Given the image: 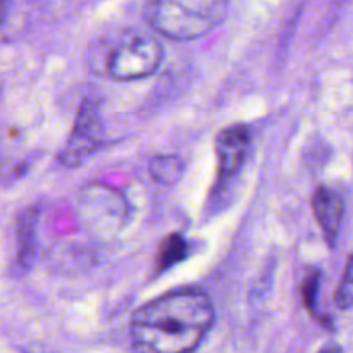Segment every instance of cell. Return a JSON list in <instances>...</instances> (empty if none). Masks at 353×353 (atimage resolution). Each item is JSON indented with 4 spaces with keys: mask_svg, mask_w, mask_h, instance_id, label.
<instances>
[{
    "mask_svg": "<svg viewBox=\"0 0 353 353\" xmlns=\"http://www.w3.org/2000/svg\"><path fill=\"white\" fill-rule=\"evenodd\" d=\"M216 321V309L203 290L188 286L164 293L131 316L134 353H193Z\"/></svg>",
    "mask_w": 353,
    "mask_h": 353,
    "instance_id": "6da1fadb",
    "label": "cell"
},
{
    "mask_svg": "<svg viewBox=\"0 0 353 353\" xmlns=\"http://www.w3.org/2000/svg\"><path fill=\"white\" fill-rule=\"evenodd\" d=\"M230 0H152L145 17L171 40H196L224 21Z\"/></svg>",
    "mask_w": 353,
    "mask_h": 353,
    "instance_id": "7a4b0ae2",
    "label": "cell"
},
{
    "mask_svg": "<svg viewBox=\"0 0 353 353\" xmlns=\"http://www.w3.org/2000/svg\"><path fill=\"white\" fill-rule=\"evenodd\" d=\"M76 210L81 226L97 240H110L123 230L130 214L126 196L102 183H92L79 192Z\"/></svg>",
    "mask_w": 353,
    "mask_h": 353,
    "instance_id": "3957f363",
    "label": "cell"
},
{
    "mask_svg": "<svg viewBox=\"0 0 353 353\" xmlns=\"http://www.w3.org/2000/svg\"><path fill=\"white\" fill-rule=\"evenodd\" d=\"M164 59L161 41L137 34L117 45L107 61V72L117 81H134L154 74Z\"/></svg>",
    "mask_w": 353,
    "mask_h": 353,
    "instance_id": "277c9868",
    "label": "cell"
},
{
    "mask_svg": "<svg viewBox=\"0 0 353 353\" xmlns=\"http://www.w3.org/2000/svg\"><path fill=\"white\" fill-rule=\"evenodd\" d=\"M103 143V123L95 100L85 99L79 103L74 124L59 152L57 159L64 168H79L93 154L99 152Z\"/></svg>",
    "mask_w": 353,
    "mask_h": 353,
    "instance_id": "5b68a950",
    "label": "cell"
},
{
    "mask_svg": "<svg viewBox=\"0 0 353 353\" xmlns=\"http://www.w3.org/2000/svg\"><path fill=\"white\" fill-rule=\"evenodd\" d=\"M250 131L243 124L224 128L217 134L216 154L221 179H230L241 171L250 150Z\"/></svg>",
    "mask_w": 353,
    "mask_h": 353,
    "instance_id": "8992f818",
    "label": "cell"
},
{
    "mask_svg": "<svg viewBox=\"0 0 353 353\" xmlns=\"http://www.w3.org/2000/svg\"><path fill=\"white\" fill-rule=\"evenodd\" d=\"M312 209L327 243L333 247L338 240L341 219H343V200L330 186H319L314 192Z\"/></svg>",
    "mask_w": 353,
    "mask_h": 353,
    "instance_id": "52a82bcc",
    "label": "cell"
},
{
    "mask_svg": "<svg viewBox=\"0 0 353 353\" xmlns=\"http://www.w3.org/2000/svg\"><path fill=\"white\" fill-rule=\"evenodd\" d=\"M37 224L38 210L34 207L24 210L17 217V265L28 271L37 254Z\"/></svg>",
    "mask_w": 353,
    "mask_h": 353,
    "instance_id": "ba28073f",
    "label": "cell"
},
{
    "mask_svg": "<svg viewBox=\"0 0 353 353\" xmlns=\"http://www.w3.org/2000/svg\"><path fill=\"white\" fill-rule=\"evenodd\" d=\"M192 252V245L181 233H172L162 243L157 255V272L168 271L185 261Z\"/></svg>",
    "mask_w": 353,
    "mask_h": 353,
    "instance_id": "9c48e42d",
    "label": "cell"
},
{
    "mask_svg": "<svg viewBox=\"0 0 353 353\" xmlns=\"http://www.w3.org/2000/svg\"><path fill=\"white\" fill-rule=\"evenodd\" d=\"M185 164L178 155H155L148 162V172L159 185H174L181 179Z\"/></svg>",
    "mask_w": 353,
    "mask_h": 353,
    "instance_id": "30bf717a",
    "label": "cell"
},
{
    "mask_svg": "<svg viewBox=\"0 0 353 353\" xmlns=\"http://www.w3.org/2000/svg\"><path fill=\"white\" fill-rule=\"evenodd\" d=\"M334 300H336V305L340 309H352L353 307V255L348 259V264L345 268L343 278L338 286Z\"/></svg>",
    "mask_w": 353,
    "mask_h": 353,
    "instance_id": "8fae6325",
    "label": "cell"
},
{
    "mask_svg": "<svg viewBox=\"0 0 353 353\" xmlns=\"http://www.w3.org/2000/svg\"><path fill=\"white\" fill-rule=\"evenodd\" d=\"M319 286H321V274L319 272H310L309 278H307L302 285V296H303V302H305L307 310H309L314 317L324 321L323 316L317 312V293H319Z\"/></svg>",
    "mask_w": 353,
    "mask_h": 353,
    "instance_id": "7c38bea8",
    "label": "cell"
},
{
    "mask_svg": "<svg viewBox=\"0 0 353 353\" xmlns=\"http://www.w3.org/2000/svg\"><path fill=\"white\" fill-rule=\"evenodd\" d=\"M10 2H12V0H0V24L3 23V19H6L7 12H9Z\"/></svg>",
    "mask_w": 353,
    "mask_h": 353,
    "instance_id": "4fadbf2b",
    "label": "cell"
},
{
    "mask_svg": "<svg viewBox=\"0 0 353 353\" xmlns=\"http://www.w3.org/2000/svg\"><path fill=\"white\" fill-rule=\"evenodd\" d=\"M319 353H343V350L340 347H336V345H330V347H324Z\"/></svg>",
    "mask_w": 353,
    "mask_h": 353,
    "instance_id": "5bb4252c",
    "label": "cell"
},
{
    "mask_svg": "<svg viewBox=\"0 0 353 353\" xmlns=\"http://www.w3.org/2000/svg\"><path fill=\"white\" fill-rule=\"evenodd\" d=\"M24 353H55V352L48 350V348H43V347H31V348H28Z\"/></svg>",
    "mask_w": 353,
    "mask_h": 353,
    "instance_id": "9a60e30c",
    "label": "cell"
}]
</instances>
